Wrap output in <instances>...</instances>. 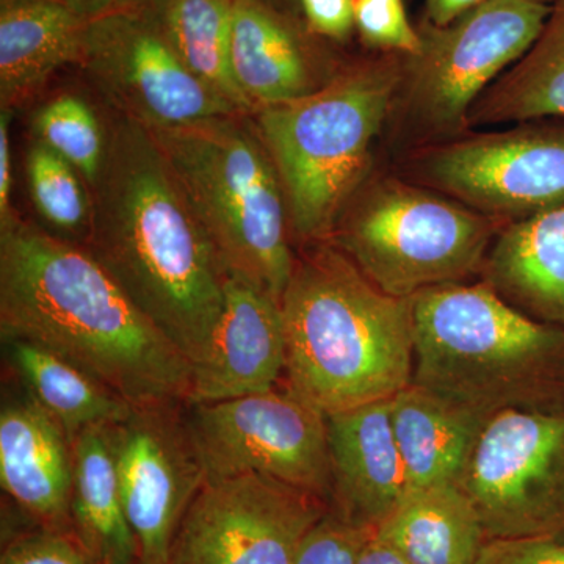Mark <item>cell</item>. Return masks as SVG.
I'll return each instance as SVG.
<instances>
[{"label":"cell","instance_id":"cell-27","mask_svg":"<svg viewBox=\"0 0 564 564\" xmlns=\"http://www.w3.org/2000/svg\"><path fill=\"white\" fill-rule=\"evenodd\" d=\"M36 141L69 162L87 187L95 184L106 158L101 122L84 99L62 95L41 107L33 118Z\"/></svg>","mask_w":564,"mask_h":564},{"label":"cell","instance_id":"cell-24","mask_svg":"<svg viewBox=\"0 0 564 564\" xmlns=\"http://www.w3.org/2000/svg\"><path fill=\"white\" fill-rule=\"evenodd\" d=\"M564 118V0H555L543 31L474 104L467 124Z\"/></svg>","mask_w":564,"mask_h":564},{"label":"cell","instance_id":"cell-18","mask_svg":"<svg viewBox=\"0 0 564 564\" xmlns=\"http://www.w3.org/2000/svg\"><path fill=\"white\" fill-rule=\"evenodd\" d=\"M307 33L270 0H234L231 70L252 113L317 90Z\"/></svg>","mask_w":564,"mask_h":564},{"label":"cell","instance_id":"cell-41","mask_svg":"<svg viewBox=\"0 0 564 564\" xmlns=\"http://www.w3.org/2000/svg\"><path fill=\"white\" fill-rule=\"evenodd\" d=\"M270 2L276 3V6H281L280 0H270Z\"/></svg>","mask_w":564,"mask_h":564},{"label":"cell","instance_id":"cell-20","mask_svg":"<svg viewBox=\"0 0 564 564\" xmlns=\"http://www.w3.org/2000/svg\"><path fill=\"white\" fill-rule=\"evenodd\" d=\"M90 20L57 0L0 6V104L20 106L55 70L82 65Z\"/></svg>","mask_w":564,"mask_h":564},{"label":"cell","instance_id":"cell-5","mask_svg":"<svg viewBox=\"0 0 564 564\" xmlns=\"http://www.w3.org/2000/svg\"><path fill=\"white\" fill-rule=\"evenodd\" d=\"M250 115L150 129L226 274L281 303L295 258L288 203Z\"/></svg>","mask_w":564,"mask_h":564},{"label":"cell","instance_id":"cell-39","mask_svg":"<svg viewBox=\"0 0 564 564\" xmlns=\"http://www.w3.org/2000/svg\"><path fill=\"white\" fill-rule=\"evenodd\" d=\"M17 2V0H0V6H7V3Z\"/></svg>","mask_w":564,"mask_h":564},{"label":"cell","instance_id":"cell-38","mask_svg":"<svg viewBox=\"0 0 564 564\" xmlns=\"http://www.w3.org/2000/svg\"><path fill=\"white\" fill-rule=\"evenodd\" d=\"M161 0H121L120 7H132V9H152Z\"/></svg>","mask_w":564,"mask_h":564},{"label":"cell","instance_id":"cell-15","mask_svg":"<svg viewBox=\"0 0 564 564\" xmlns=\"http://www.w3.org/2000/svg\"><path fill=\"white\" fill-rule=\"evenodd\" d=\"M284 369L281 304L251 282L226 274L225 306L209 351L193 367L188 403L272 391Z\"/></svg>","mask_w":564,"mask_h":564},{"label":"cell","instance_id":"cell-1","mask_svg":"<svg viewBox=\"0 0 564 564\" xmlns=\"http://www.w3.org/2000/svg\"><path fill=\"white\" fill-rule=\"evenodd\" d=\"M0 332L90 373L133 408L187 403L192 366L84 245L0 221Z\"/></svg>","mask_w":564,"mask_h":564},{"label":"cell","instance_id":"cell-33","mask_svg":"<svg viewBox=\"0 0 564 564\" xmlns=\"http://www.w3.org/2000/svg\"><path fill=\"white\" fill-rule=\"evenodd\" d=\"M306 28L315 36L345 41L355 28L356 0H296Z\"/></svg>","mask_w":564,"mask_h":564},{"label":"cell","instance_id":"cell-19","mask_svg":"<svg viewBox=\"0 0 564 564\" xmlns=\"http://www.w3.org/2000/svg\"><path fill=\"white\" fill-rule=\"evenodd\" d=\"M484 273L516 310L564 329V204L511 223L489 248Z\"/></svg>","mask_w":564,"mask_h":564},{"label":"cell","instance_id":"cell-16","mask_svg":"<svg viewBox=\"0 0 564 564\" xmlns=\"http://www.w3.org/2000/svg\"><path fill=\"white\" fill-rule=\"evenodd\" d=\"M0 484L40 529L74 538L70 440L24 386L0 410Z\"/></svg>","mask_w":564,"mask_h":564},{"label":"cell","instance_id":"cell-30","mask_svg":"<svg viewBox=\"0 0 564 564\" xmlns=\"http://www.w3.org/2000/svg\"><path fill=\"white\" fill-rule=\"evenodd\" d=\"M373 532L329 508L304 538L293 564H358L364 544Z\"/></svg>","mask_w":564,"mask_h":564},{"label":"cell","instance_id":"cell-29","mask_svg":"<svg viewBox=\"0 0 564 564\" xmlns=\"http://www.w3.org/2000/svg\"><path fill=\"white\" fill-rule=\"evenodd\" d=\"M355 28L373 50L414 57L422 51V33L408 20L403 0H356Z\"/></svg>","mask_w":564,"mask_h":564},{"label":"cell","instance_id":"cell-34","mask_svg":"<svg viewBox=\"0 0 564 564\" xmlns=\"http://www.w3.org/2000/svg\"><path fill=\"white\" fill-rule=\"evenodd\" d=\"M11 110L2 109L0 113V221H6L11 214V187H13V170H11L10 141Z\"/></svg>","mask_w":564,"mask_h":564},{"label":"cell","instance_id":"cell-10","mask_svg":"<svg viewBox=\"0 0 564 564\" xmlns=\"http://www.w3.org/2000/svg\"><path fill=\"white\" fill-rule=\"evenodd\" d=\"M534 0H485L462 18L422 32L423 46L410 58L414 111L436 131L467 124L477 99L524 57L551 14Z\"/></svg>","mask_w":564,"mask_h":564},{"label":"cell","instance_id":"cell-13","mask_svg":"<svg viewBox=\"0 0 564 564\" xmlns=\"http://www.w3.org/2000/svg\"><path fill=\"white\" fill-rule=\"evenodd\" d=\"M185 404L133 408L110 425L122 503L143 564H165L174 533L206 480Z\"/></svg>","mask_w":564,"mask_h":564},{"label":"cell","instance_id":"cell-36","mask_svg":"<svg viewBox=\"0 0 564 564\" xmlns=\"http://www.w3.org/2000/svg\"><path fill=\"white\" fill-rule=\"evenodd\" d=\"M358 564H410L391 545L384 543L377 533L370 534L364 544Z\"/></svg>","mask_w":564,"mask_h":564},{"label":"cell","instance_id":"cell-31","mask_svg":"<svg viewBox=\"0 0 564 564\" xmlns=\"http://www.w3.org/2000/svg\"><path fill=\"white\" fill-rule=\"evenodd\" d=\"M0 564H93L79 543L68 534L35 532L18 534L3 547Z\"/></svg>","mask_w":564,"mask_h":564},{"label":"cell","instance_id":"cell-12","mask_svg":"<svg viewBox=\"0 0 564 564\" xmlns=\"http://www.w3.org/2000/svg\"><path fill=\"white\" fill-rule=\"evenodd\" d=\"M328 511L321 497L263 475L204 481L165 564H293Z\"/></svg>","mask_w":564,"mask_h":564},{"label":"cell","instance_id":"cell-37","mask_svg":"<svg viewBox=\"0 0 564 564\" xmlns=\"http://www.w3.org/2000/svg\"><path fill=\"white\" fill-rule=\"evenodd\" d=\"M62 6L68 7L74 13L80 14L85 20H95L109 11L118 9L121 0H57Z\"/></svg>","mask_w":564,"mask_h":564},{"label":"cell","instance_id":"cell-6","mask_svg":"<svg viewBox=\"0 0 564 564\" xmlns=\"http://www.w3.org/2000/svg\"><path fill=\"white\" fill-rule=\"evenodd\" d=\"M399 79L393 63H364L310 95L252 113L296 236L321 243L333 236Z\"/></svg>","mask_w":564,"mask_h":564},{"label":"cell","instance_id":"cell-8","mask_svg":"<svg viewBox=\"0 0 564 564\" xmlns=\"http://www.w3.org/2000/svg\"><path fill=\"white\" fill-rule=\"evenodd\" d=\"M456 485L486 540H564V406L489 417Z\"/></svg>","mask_w":564,"mask_h":564},{"label":"cell","instance_id":"cell-14","mask_svg":"<svg viewBox=\"0 0 564 564\" xmlns=\"http://www.w3.org/2000/svg\"><path fill=\"white\" fill-rule=\"evenodd\" d=\"M426 174L485 215L524 220L564 204V128L455 141L426 161Z\"/></svg>","mask_w":564,"mask_h":564},{"label":"cell","instance_id":"cell-25","mask_svg":"<svg viewBox=\"0 0 564 564\" xmlns=\"http://www.w3.org/2000/svg\"><path fill=\"white\" fill-rule=\"evenodd\" d=\"M11 367L33 399L62 423L69 440L95 425L124 421L133 406L101 381L28 340H3Z\"/></svg>","mask_w":564,"mask_h":564},{"label":"cell","instance_id":"cell-32","mask_svg":"<svg viewBox=\"0 0 564 564\" xmlns=\"http://www.w3.org/2000/svg\"><path fill=\"white\" fill-rule=\"evenodd\" d=\"M475 564H564V540H486Z\"/></svg>","mask_w":564,"mask_h":564},{"label":"cell","instance_id":"cell-35","mask_svg":"<svg viewBox=\"0 0 564 564\" xmlns=\"http://www.w3.org/2000/svg\"><path fill=\"white\" fill-rule=\"evenodd\" d=\"M484 2L485 0H426V10L433 25L445 28Z\"/></svg>","mask_w":564,"mask_h":564},{"label":"cell","instance_id":"cell-4","mask_svg":"<svg viewBox=\"0 0 564 564\" xmlns=\"http://www.w3.org/2000/svg\"><path fill=\"white\" fill-rule=\"evenodd\" d=\"M411 300V384L488 421L564 406V329L516 310L488 284H447Z\"/></svg>","mask_w":564,"mask_h":564},{"label":"cell","instance_id":"cell-23","mask_svg":"<svg viewBox=\"0 0 564 564\" xmlns=\"http://www.w3.org/2000/svg\"><path fill=\"white\" fill-rule=\"evenodd\" d=\"M375 533L410 564H475L486 543L477 511L455 484L411 492Z\"/></svg>","mask_w":564,"mask_h":564},{"label":"cell","instance_id":"cell-22","mask_svg":"<svg viewBox=\"0 0 564 564\" xmlns=\"http://www.w3.org/2000/svg\"><path fill=\"white\" fill-rule=\"evenodd\" d=\"M393 436L411 492L462 477L484 419L410 384L391 399Z\"/></svg>","mask_w":564,"mask_h":564},{"label":"cell","instance_id":"cell-28","mask_svg":"<svg viewBox=\"0 0 564 564\" xmlns=\"http://www.w3.org/2000/svg\"><path fill=\"white\" fill-rule=\"evenodd\" d=\"M28 180L32 202L41 217L62 234L88 231L91 215L90 188L84 177L50 148L35 140L28 152Z\"/></svg>","mask_w":564,"mask_h":564},{"label":"cell","instance_id":"cell-42","mask_svg":"<svg viewBox=\"0 0 564 564\" xmlns=\"http://www.w3.org/2000/svg\"><path fill=\"white\" fill-rule=\"evenodd\" d=\"M140 564H143V563H140Z\"/></svg>","mask_w":564,"mask_h":564},{"label":"cell","instance_id":"cell-3","mask_svg":"<svg viewBox=\"0 0 564 564\" xmlns=\"http://www.w3.org/2000/svg\"><path fill=\"white\" fill-rule=\"evenodd\" d=\"M280 304L285 386L326 417L411 384V300L380 291L339 248L295 261Z\"/></svg>","mask_w":564,"mask_h":564},{"label":"cell","instance_id":"cell-11","mask_svg":"<svg viewBox=\"0 0 564 564\" xmlns=\"http://www.w3.org/2000/svg\"><path fill=\"white\" fill-rule=\"evenodd\" d=\"M80 68L121 117L144 128L242 113L184 65L144 9L118 7L91 20Z\"/></svg>","mask_w":564,"mask_h":564},{"label":"cell","instance_id":"cell-21","mask_svg":"<svg viewBox=\"0 0 564 564\" xmlns=\"http://www.w3.org/2000/svg\"><path fill=\"white\" fill-rule=\"evenodd\" d=\"M110 425L70 437V519L77 543L93 564H140V547L126 516Z\"/></svg>","mask_w":564,"mask_h":564},{"label":"cell","instance_id":"cell-2","mask_svg":"<svg viewBox=\"0 0 564 564\" xmlns=\"http://www.w3.org/2000/svg\"><path fill=\"white\" fill-rule=\"evenodd\" d=\"M88 188L82 245L193 370L220 321L226 272L150 129L120 115Z\"/></svg>","mask_w":564,"mask_h":564},{"label":"cell","instance_id":"cell-7","mask_svg":"<svg viewBox=\"0 0 564 564\" xmlns=\"http://www.w3.org/2000/svg\"><path fill=\"white\" fill-rule=\"evenodd\" d=\"M491 225L458 204L384 185L337 232V248L380 291L410 300L484 269Z\"/></svg>","mask_w":564,"mask_h":564},{"label":"cell","instance_id":"cell-17","mask_svg":"<svg viewBox=\"0 0 564 564\" xmlns=\"http://www.w3.org/2000/svg\"><path fill=\"white\" fill-rule=\"evenodd\" d=\"M329 508L352 524L377 530L411 489L393 436L391 400L328 415Z\"/></svg>","mask_w":564,"mask_h":564},{"label":"cell","instance_id":"cell-26","mask_svg":"<svg viewBox=\"0 0 564 564\" xmlns=\"http://www.w3.org/2000/svg\"><path fill=\"white\" fill-rule=\"evenodd\" d=\"M232 7L234 0H161L148 11L199 80L237 110L252 115L231 70Z\"/></svg>","mask_w":564,"mask_h":564},{"label":"cell","instance_id":"cell-9","mask_svg":"<svg viewBox=\"0 0 564 564\" xmlns=\"http://www.w3.org/2000/svg\"><path fill=\"white\" fill-rule=\"evenodd\" d=\"M204 481L258 474L329 503L328 417L288 386L239 399L185 404Z\"/></svg>","mask_w":564,"mask_h":564},{"label":"cell","instance_id":"cell-40","mask_svg":"<svg viewBox=\"0 0 564 564\" xmlns=\"http://www.w3.org/2000/svg\"><path fill=\"white\" fill-rule=\"evenodd\" d=\"M534 2L549 3V2H555V0H534Z\"/></svg>","mask_w":564,"mask_h":564}]
</instances>
